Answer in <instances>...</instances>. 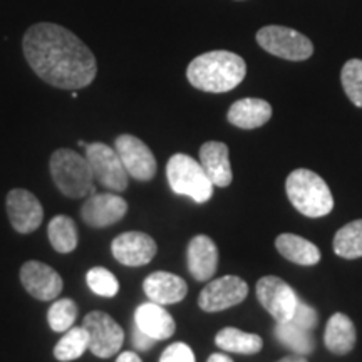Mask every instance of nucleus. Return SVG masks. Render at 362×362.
Returning <instances> with one entry per match:
<instances>
[{
	"instance_id": "6e6552de",
	"label": "nucleus",
	"mask_w": 362,
	"mask_h": 362,
	"mask_svg": "<svg viewBox=\"0 0 362 362\" xmlns=\"http://www.w3.org/2000/svg\"><path fill=\"white\" fill-rule=\"evenodd\" d=\"M83 327L88 330L89 351L101 359H110L121 351L124 332L110 314L101 310L89 312L84 317Z\"/></svg>"
},
{
	"instance_id": "a878e982",
	"label": "nucleus",
	"mask_w": 362,
	"mask_h": 362,
	"mask_svg": "<svg viewBox=\"0 0 362 362\" xmlns=\"http://www.w3.org/2000/svg\"><path fill=\"white\" fill-rule=\"evenodd\" d=\"M86 351H89L88 330L83 325L66 330L64 336L54 347V357L61 362H71L79 359Z\"/></svg>"
},
{
	"instance_id": "f704fd0d",
	"label": "nucleus",
	"mask_w": 362,
	"mask_h": 362,
	"mask_svg": "<svg viewBox=\"0 0 362 362\" xmlns=\"http://www.w3.org/2000/svg\"><path fill=\"white\" fill-rule=\"evenodd\" d=\"M208 362H233V361L225 354H211L208 357Z\"/></svg>"
},
{
	"instance_id": "bb28decb",
	"label": "nucleus",
	"mask_w": 362,
	"mask_h": 362,
	"mask_svg": "<svg viewBox=\"0 0 362 362\" xmlns=\"http://www.w3.org/2000/svg\"><path fill=\"white\" fill-rule=\"evenodd\" d=\"M334 252L347 260L362 257V220L344 225L334 237Z\"/></svg>"
},
{
	"instance_id": "cd10ccee",
	"label": "nucleus",
	"mask_w": 362,
	"mask_h": 362,
	"mask_svg": "<svg viewBox=\"0 0 362 362\" xmlns=\"http://www.w3.org/2000/svg\"><path fill=\"white\" fill-rule=\"evenodd\" d=\"M78 304L72 298H59L54 300L47 312L49 325L54 332H66L74 325L78 319Z\"/></svg>"
},
{
	"instance_id": "473e14b6",
	"label": "nucleus",
	"mask_w": 362,
	"mask_h": 362,
	"mask_svg": "<svg viewBox=\"0 0 362 362\" xmlns=\"http://www.w3.org/2000/svg\"><path fill=\"white\" fill-rule=\"evenodd\" d=\"M131 341H133L134 349L138 351H149L158 342L156 339H153L151 336H148V334H144L143 330L136 327V325L133 327V334H131Z\"/></svg>"
},
{
	"instance_id": "f3484780",
	"label": "nucleus",
	"mask_w": 362,
	"mask_h": 362,
	"mask_svg": "<svg viewBox=\"0 0 362 362\" xmlns=\"http://www.w3.org/2000/svg\"><path fill=\"white\" fill-rule=\"evenodd\" d=\"M143 288L149 300L160 305L178 304L188 293L187 282L170 272H153L144 280Z\"/></svg>"
},
{
	"instance_id": "a211bd4d",
	"label": "nucleus",
	"mask_w": 362,
	"mask_h": 362,
	"mask_svg": "<svg viewBox=\"0 0 362 362\" xmlns=\"http://www.w3.org/2000/svg\"><path fill=\"white\" fill-rule=\"evenodd\" d=\"M134 325L156 341H165L176 332V322L170 312L151 300L136 309Z\"/></svg>"
},
{
	"instance_id": "f03ea898",
	"label": "nucleus",
	"mask_w": 362,
	"mask_h": 362,
	"mask_svg": "<svg viewBox=\"0 0 362 362\" xmlns=\"http://www.w3.org/2000/svg\"><path fill=\"white\" fill-rule=\"evenodd\" d=\"M247 64L238 54L211 51L194 57L187 69V78L193 88L205 93H228L245 79Z\"/></svg>"
},
{
	"instance_id": "c9c22d12",
	"label": "nucleus",
	"mask_w": 362,
	"mask_h": 362,
	"mask_svg": "<svg viewBox=\"0 0 362 362\" xmlns=\"http://www.w3.org/2000/svg\"><path fill=\"white\" fill-rule=\"evenodd\" d=\"M279 362H309V361H307L304 356L297 354V356H287V357H284V359H280Z\"/></svg>"
},
{
	"instance_id": "7c9ffc66",
	"label": "nucleus",
	"mask_w": 362,
	"mask_h": 362,
	"mask_svg": "<svg viewBox=\"0 0 362 362\" xmlns=\"http://www.w3.org/2000/svg\"><path fill=\"white\" fill-rule=\"evenodd\" d=\"M317 320H319V317H317V312H315L314 307L307 305V304H304V302L298 300L297 309H296V312H293L291 322L298 325V327L305 329V330H310V332H312V330L315 329ZM287 322H288V320H287Z\"/></svg>"
},
{
	"instance_id": "4be33fe9",
	"label": "nucleus",
	"mask_w": 362,
	"mask_h": 362,
	"mask_svg": "<svg viewBox=\"0 0 362 362\" xmlns=\"http://www.w3.org/2000/svg\"><path fill=\"white\" fill-rule=\"evenodd\" d=\"M279 253L297 265H315L320 260V250L309 240L293 233H282L275 240Z\"/></svg>"
},
{
	"instance_id": "ddd939ff",
	"label": "nucleus",
	"mask_w": 362,
	"mask_h": 362,
	"mask_svg": "<svg viewBox=\"0 0 362 362\" xmlns=\"http://www.w3.org/2000/svg\"><path fill=\"white\" fill-rule=\"evenodd\" d=\"M128 214V203L116 193L89 194L81 208V216L84 223L93 228H106L117 223Z\"/></svg>"
},
{
	"instance_id": "aec40b11",
	"label": "nucleus",
	"mask_w": 362,
	"mask_h": 362,
	"mask_svg": "<svg viewBox=\"0 0 362 362\" xmlns=\"http://www.w3.org/2000/svg\"><path fill=\"white\" fill-rule=\"evenodd\" d=\"M228 123L242 129H255L267 124L272 117V106L264 99L245 98L233 103L228 110Z\"/></svg>"
},
{
	"instance_id": "393cba45",
	"label": "nucleus",
	"mask_w": 362,
	"mask_h": 362,
	"mask_svg": "<svg viewBox=\"0 0 362 362\" xmlns=\"http://www.w3.org/2000/svg\"><path fill=\"white\" fill-rule=\"evenodd\" d=\"M275 337L280 344L296 352V354L307 356L315 349V341L310 330H305L298 325L288 322H277L275 325Z\"/></svg>"
},
{
	"instance_id": "9d476101",
	"label": "nucleus",
	"mask_w": 362,
	"mask_h": 362,
	"mask_svg": "<svg viewBox=\"0 0 362 362\" xmlns=\"http://www.w3.org/2000/svg\"><path fill=\"white\" fill-rule=\"evenodd\" d=\"M257 297L260 304L277 322H287L297 309L298 297L285 280L264 277L257 284Z\"/></svg>"
},
{
	"instance_id": "b1692460",
	"label": "nucleus",
	"mask_w": 362,
	"mask_h": 362,
	"mask_svg": "<svg viewBox=\"0 0 362 362\" xmlns=\"http://www.w3.org/2000/svg\"><path fill=\"white\" fill-rule=\"evenodd\" d=\"M47 237L52 248L59 253H71L78 247V226L67 215H57L49 221Z\"/></svg>"
},
{
	"instance_id": "423d86ee",
	"label": "nucleus",
	"mask_w": 362,
	"mask_h": 362,
	"mask_svg": "<svg viewBox=\"0 0 362 362\" xmlns=\"http://www.w3.org/2000/svg\"><path fill=\"white\" fill-rule=\"evenodd\" d=\"M257 42L264 51L287 61H305L314 54L312 40L291 27L265 25L257 33Z\"/></svg>"
},
{
	"instance_id": "412c9836",
	"label": "nucleus",
	"mask_w": 362,
	"mask_h": 362,
	"mask_svg": "<svg viewBox=\"0 0 362 362\" xmlns=\"http://www.w3.org/2000/svg\"><path fill=\"white\" fill-rule=\"evenodd\" d=\"M356 327L354 322L347 315L336 312L325 325L324 344L332 354L344 356L349 354L356 346Z\"/></svg>"
},
{
	"instance_id": "c85d7f7f",
	"label": "nucleus",
	"mask_w": 362,
	"mask_h": 362,
	"mask_svg": "<svg viewBox=\"0 0 362 362\" xmlns=\"http://www.w3.org/2000/svg\"><path fill=\"white\" fill-rule=\"evenodd\" d=\"M341 83L344 93L351 99L352 104L362 107V61L361 59H351L342 67Z\"/></svg>"
},
{
	"instance_id": "20e7f679",
	"label": "nucleus",
	"mask_w": 362,
	"mask_h": 362,
	"mask_svg": "<svg viewBox=\"0 0 362 362\" xmlns=\"http://www.w3.org/2000/svg\"><path fill=\"white\" fill-rule=\"evenodd\" d=\"M285 189L292 205L309 218H320L332 211V193L327 183L314 171L305 168L292 171L285 183Z\"/></svg>"
},
{
	"instance_id": "6ab92c4d",
	"label": "nucleus",
	"mask_w": 362,
	"mask_h": 362,
	"mask_svg": "<svg viewBox=\"0 0 362 362\" xmlns=\"http://www.w3.org/2000/svg\"><path fill=\"white\" fill-rule=\"evenodd\" d=\"M200 165L214 187L225 188L232 183L233 173L230 165L228 146L220 141H208L200 148Z\"/></svg>"
},
{
	"instance_id": "39448f33",
	"label": "nucleus",
	"mask_w": 362,
	"mask_h": 362,
	"mask_svg": "<svg viewBox=\"0 0 362 362\" xmlns=\"http://www.w3.org/2000/svg\"><path fill=\"white\" fill-rule=\"evenodd\" d=\"M170 188L176 194H185L197 203H206L214 194V183L208 178L205 170L192 156L173 155L166 165Z\"/></svg>"
},
{
	"instance_id": "c756f323",
	"label": "nucleus",
	"mask_w": 362,
	"mask_h": 362,
	"mask_svg": "<svg viewBox=\"0 0 362 362\" xmlns=\"http://www.w3.org/2000/svg\"><path fill=\"white\" fill-rule=\"evenodd\" d=\"M86 282H88L89 288L99 297H115L117 291H119V282L104 267H94L86 275Z\"/></svg>"
},
{
	"instance_id": "4468645a",
	"label": "nucleus",
	"mask_w": 362,
	"mask_h": 362,
	"mask_svg": "<svg viewBox=\"0 0 362 362\" xmlns=\"http://www.w3.org/2000/svg\"><path fill=\"white\" fill-rule=\"evenodd\" d=\"M21 282L34 298L42 302L54 300L62 292V277L52 267L37 260H29L21 267Z\"/></svg>"
},
{
	"instance_id": "dca6fc26",
	"label": "nucleus",
	"mask_w": 362,
	"mask_h": 362,
	"mask_svg": "<svg viewBox=\"0 0 362 362\" xmlns=\"http://www.w3.org/2000/svg\"><path fill=\"white\" fill-rule=\"evenodd\" d=\"M188 270L198 282H206L214 277L218 267V248L206 235H197L189 240L187 250Z\"/></svg>"
},
{
	"instance_id": "e433bc0d",
	"label": "nucleus",
	"mask_w": 362,
	"mask_h": 362,
	"mask_svg": "<svg viewBox=\"0 0 362 362\" xmlns=\"http://www.w3.org/2000/svg\"><path fill=\"white\" fill-rule=\"evenodd\" d=\"M78 144H79V146H83V148L88 146V143H86V141H78Z\"/></svg>"
},
{
	"instance_id": "f257e3e1",
	"label": "nucleus",
	"mask_w": 362,
	"mask_h": 362,
	"mask_svg": "<svg viewBox=\"0 0 362 362\" xmlns=\"http://www.w3.org/2000/svg\"><path fill=\"white\" fill-rule=\"evenodd\" d=\"M22 47L33 71L54 88L78 90L96 79V57L66 27L49 22L35 24L25 33Z\"/></svg>"
},
{
	"instance_id": "2f4dec72",
	"label": "nucleus",
	"mask_w": 362,
	"mask_h": 362,
	"mask_svg": "<svg viewBox=\"0 0 362 362\" xmlns=\"http://www.w3.org/2000/svg\"><path fill=\"white\" fill-rule=\"evenodd\" d=\"M160 362H194V354L185 342H175L163 351Z\"/></svg>"
},
{
	"instance_id": "f8f14e48",
	"label": "nucleus",
	"mask_w": 362,
	"mask_h": 362,
	"mask_svg": "<svg viewBox=\"0 0 362 362\" xmlns=\"http://www.w3.org/2000/svg\"><path fill=\"white\" fill-rule=\"evenodd\" d=\"M7 215L16 232L22 235L33 233L39 228L44 218V208L34 193L24 188L11 189L7 193Z\"/></svg>"
},
{
	"instance_id": "7ed1b4c3",
	"label": "nucleus",
	"mask_w": 362,
	"mask_h": 362,
	"mask_svg": "<svg viewBox=\"0 0 362 362\" xmlns=\"http://www.w3.org/2000/svg\"><path fill=\"white\" fill-rule=\"evenodd\" d=\"M49 168H51L54 183L64 197L79 200L96 192L94 175L88 158L72 149H56L51 156Z\"/></svg>"
},
{
	"instance_id": "1a4fd4ad",
	"label": "nucleus",
	"mask_w": 362,
	"mask_h": 362,
	"mask_svg": "<svg viewBox=\"0 0 362 362\" xmlns=\"http://www.w3.org/2000/svg\"><path fill=\"white\" fill-rule=\"evenodd\" d=\"M115 149L131 178L138 181H151L155 178L158 170L156 158L141 139L133 134H121L116 138Z\"/></svg>"
},
{
	"instance_id": "0eeeda50",
	"label": "nucleus",
	"mask_w": 362,
	"mask_h": 362,
	"mask_svg": "<svg viewBox=\"0 0 362 362\" xmlns=\"http://www.w3.org/2000/svg\"><path fill=\"white\" fill-rule=\"evenodd\" d=\"M86 158H88L94 180L110 192H124L128 188L129 175L124 170L123 161L117 156L116 149L104 143H90L86 146Z\"/></svg>"
},
{
	"instance_id": "72a5a7b5",
	"label": "nucleus",
	"mask_w": 362,
	"mask_h": 362,
	"mask_svg": "<svg viewBox=\"0 0 362 362\" xmlns=\"http://www.w3.org/2000/svg\"><path fill=\"white\" fill-rule=\"evenodd\" d=\"M116 362H143V361H141V357L136 354V352L126 351V352H121V354L117 356Z\"/></svg>"
},
{
	"instance_id": "9b49d317",
	"label": "nucleus",
	"mask_w": 362,
	"mask_h": 362,
	"mask_svg": "<svg viewBox=\"0 0 362 362\" xmlns=\"http://www.w3.org/2000/svg\"><path fill=\"white\" fill-rule=\"evenodd\" d=\"M248 296V285L245 280L235 275H225L216 279L203 288L198 297V305L203 312H221L230 307L242 304Z\"/></svg>"
},
{
	"instance_id": "2eb2a0df",
	"label": "nucleus",
	"mask_w": 362,
	"mask_h": 362,
	"mask_svg": "<svg viewBox=\"0 0 362 362\" xmlns=\"http://www.w3.org/2000/svg\"><path fill=\"white\" fill-rule=\"evenodd\" d=\"M112 257L126 267H141L155 259L158 247L149 235L143 232H126L111 243Z\"/></svg>"
},
{
	"instance_id": "5701e85b",
	"label": "nucleus",
	"mask_w": 362,
	"mask_h": 362,
	"mask_svg": "<svg viewBox=\"0 0 362 362\" xmlns=\"http://www.w3.org/2000/svg\"><path fill=\"white\" fill-rule=\"evenodd\" d=\"M215 344L221 351L235 354H257L264 347V341L257 334H248L235 327L221 329L215 337Z\"/></svg>"
}]
</instances>
